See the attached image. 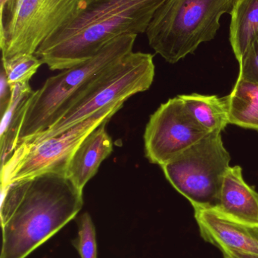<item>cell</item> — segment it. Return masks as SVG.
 Segmentation results:
<instances>
[{"mask_svg": "<svg viewBox=\"0 0 258 258\" xmlns=\"http://www.w3.org/2000/svg\"><path fill=\"white\" fill-rule=\"evenodd\" d=\"M216 208L237 219L258 224V192L244 180L239 165L230 167L226 173Z\"/></svg>", "mask_w": 258, "mask_h": 258, "instance_id": "7c38bea8", "label": "cell"}, {"mask_svg": "<svg viewBox=\"0 0 258 258\" xmlns=\"http://www.w3.org/2000/svg\"><path fill=\"white\" fill-rule=\"evenodd\" d=\"M225 98L230 124L258 132V84L238 77Z\"/></svg>", "mask_w": 258, "mask_h": 258, "instance_id": "5bb4252c", "label": "cell"}, {"mask_svg": "<svg viewBox=\"0 0 258 258\" xmlns=\"http://www.w3.org/2000/svg\"></svg>", "mask_w": 258, "mask_h": 258, "instance_id": "603a6c76", "label": "cell"}, {"mask_svg": "<svg viewBox=\"0 0 258 258\" xmlns=\"http://www.w3.org/2000/svg\"><path fill=\"white\" fill-rule=\"evenodd\" d=\"M153 58L148 53H130L80 89L62 107L51 126L26 143L61 135L108 106L125 102L148 90L156 72Z\"/></svg>", "mask_w": 258, "mask_h": 258, "instance_id": "3957f363", "label": "cell"}, {"mask_svg": "<svg viewBox=\"0 0 258 258\" xmlns=\"http://www.w3.org/2000/svg\"><path fill=\"white\" fill-rule=\"evenodd\" d=\"M15 0H0V21H3L13 9Z\"/></svg>", "mask_w": 258, "mask_h": 258, "instance_id": "44dd1931", "label": "cell"}, {"mask_svg": "<svg viewBox=\"0 0 258 258\" xmlns=\"http://www.w3.org/2000/svg\"><path fill=\"white\" fill-rule=\"evenodd\" d=\"M124 104L108 106L57 136L19 144L9 160L2 165L1 188L45 173L65 174L70 159L82 141L97 127L109 122Z\"/></svg>", "mask_w": 258, "mask_h": 258, "instance_id": "52a82bcc", "label": "cell"}, {"mask_svg": "<svg viewBox=\"0 0 258 258\" xmlns=\"http://www.w3.org/2000/svg\"><path fill=\"white\" fill-rule=\"evenodd\" d=\"M188 111L209 132H222L229 122L226 98L192 94L179 95Z\"/></svg>", "mask_w": 258, "mask_h": 258, "instance_id": "2e32d148", "label": "cell"}, {"mask_svg": "<svg viewBox=\"0 0 258 258\" xmlns=\"http://www.w3.org/2000/svg\"><path fill=\"white\" fill-rule=\"evenodd\" d=\"M195 219L205 242L221 250L258 255V224L247 222L216 207L195 206Z\"/></svg>", "mask_w": 258, "mask_h": 258, "instance_id": "30bf717a", "label": "cell"}, {"mask_svg": "<svg viewBox=\"0 0 258 258\" xmlns=\"http://www.w3.org/2000/svg\"><path fill=\"white\" fill-rule=\"evenodd\" d=\"M106 123L97 127L82 141L68 162L65 174L80 191L113 151V141L106 131Z\"/></svg>", "mask_w": 258, "mask_h": 258, "instance_id": "8fae6325", "label": "cell"}, {"mask_svg": "<svg viewBox=\"0 0 258 258\" xmlns=\"http://www.w3.org/2000/svg\"><path fill=\"white\" fill-rule=\"evenodd\" d=\"M12 89L8 83L6 72L2 66L1 75H0V112L2 116L9 107L12 100Z\"/></svg>", "mask_w": 258, "mask_h": 258, "instance_id": "ffe728a7", "label": "cell"}, {"mask_svg": "<svg viewBox=\"0 0 258 258\" xmlns=\"http://www.w3.org/2000/svg\"><path fill=\"white\" fill-rule=\"evenodd\" d=\"M230 159L221 132H212L161 167L167 180L193 207H217Z\"/></svg>", "mask_w": 258, "mask_h": 258, "instance_id": "8992f818", "label": "cell"}, {"mask_svg": "<svg viewBox=\"0 0 258 258\" xmlns=\"http://www.w3.org/2000/svg\"><path fill=\"white\" fill-rule=\"evenodd\" d=\"M83 0H15L0 21L2 61L34 54L41 44L77 12Z\"/></svg>", "mask_w": 258, "mask_h": 258, "instance_id": "ba28073f", "label": "cell"}, {"mask_svg": "<svg viewBox=\"0 0 258 258\" xmlns=\"http://www.w3.org/2000/svg\"><path fill=\"white\" fill-rule=\"evenodd\" d=\"M10 104L2 116L0 128V151L2 165L9 160L17 148L19 141L20 131L29 101L34 91L30 83H21L12 86Z\"/></svg>", "mask_w": 258, "mask_h": 258, "instance_id": "4fadbf2b", "label": "cell"}, {"mask_svg": "<svg viewBox=\"0 0 258 258\" xmlns=\"http://www.w3.org/2000/svg\"><path fill=\"white\" fill-rule=\"evenodd\" d=\"M209 133L188 111L180 96L171 98L150 116L144 134L145 156L161 166Z\"/></svg>", "mask_w": 258, "mask_h": 258, "instance_id": "9c48e42d", "label": "cell"}, {"mask_svg": "<svg viewBox=\"0 0 258 258\" xmlns=\"http://www.w3.org/2000/svg\"><path fill=\"white\" fill-rule=\"evenodd\" d=\"M235 0H167L154 14L145 34L150 47L175 63L202 42L215 39L221 17Z\"/></svg>", "mask_w": 258, "mask_h": 258, "instance_id": "277c9868", "label": "cell"}, {"mask_svg": "<svg viewBox=\"0 0 258 258\" xmlns=\"http://www.w3.org/2000/svg\"><path fill=\"white\" fill-rule=\"evenodd\" d=\"M136 36L128 34L116 38L87 61L47 79L29 101L18 146L51 126L62 107L80 89L133 52Z\"/></svg>", "mask_w": 258, "mask_h": 258, "instance_id": "5b68a950", "label": "cell"}, {"mask_svg": "<svg viewBox=\"0 0 258 258\" xmlns=\"http://www.w3.org/2000/svg\"><path fill=\"white\" fill-rule=\"evenodd\" d=\"M239 63V78L258 84V33Z\"/></svg>", "mask_w": 258, "mask_h": 258, "instance_id": "d6986e66", "label": "cell"}, {"mask_svg": "<svg viewBox=\"0 0 258 258\" xmlns=\"http://www.w3.org/2000/svg\"><path fill=\"white\" fill-rule=\"evenodd\" d=\"M230 15V44L239 62L258 33V0H235Z\"/></svg>", "mask_w": 258, "mask_h": 258, "instance_id": "9a60e30c", "label": "cell"}, {"mask_svg": "<svg viewBox=\"0 0 258 258\" xmlns=\"http://www.w3.org/2000/svg\"><path fill=\"white\" fill-rule=\"evenodd\" d=\"M0 258H26L74 219L80 191L64 173L50 172L1 188Z\"/></svg>", "mask_w": 258, "mask_h": 258, "instance_id": "6da1fadb", "label": "cell"}, {"mask_svg": "<svg viewBox=\"0 0 258 258\" xmlns=\"http://www.w3.org/2000/svg\"><path fill=\"white\" fill-rule=\"evenodd\" d=\"M222 253L224 258H258L257 254L239 252L233 250H227Z\"/></svg>", "mask_w": 258, "mask_h": 258, "instance_id": "7402d4cb", "label": "cell"}, {"mask_svg": "<svg viewBox=\"0 0 258 258\" xmlns=\"http://www.w3.org/2000/svg\"><path fill=\"white\" fill-rule=\"evenodd\" d=\"M78 233L72 242L81 258H97V242L95 228L90 215L87 212L77 220Z\"/></svg>", "mask_w": 258, "mask_h": 258, "instance_id": "ac0fdd59", "label": "cell"}, {"mask_svg": "<svg viewBox=\"0 0 258 258\" xmlns=\"http://www.w3.org/2000/svg\"><path fill=\"white\" fill-rule=\"evenodd\" d=\"M166 1L83 0L75 14L34 54L51 71L81 64L116 38L145 33Z\"/></svg>", "mask_w": 258, "mask_h": 258, "instance_id": "7a4b0ae2", "label": "cell"}, {"mask_svg": "<svg viewBox=\"0 0 258 258\" xmlns=\"http://www.w3.org/2000/svg\"><path fill=\"white\" fill-rule=\"evenodd\" d=\"M42 64V60L35 54H23L7 61H2L11 87L16 84L29 83Z\"/></svg>", "mask_w": 258, "mask_h": 258, "instance_id": "e0dca14e", "label": "cell"}]
</instances>
